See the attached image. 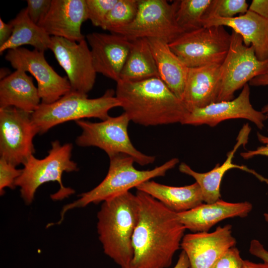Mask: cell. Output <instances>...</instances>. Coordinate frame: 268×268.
<instances>
[{
    "mask_svg": "<svg viewBox=\"0 0 268 268\" xmlns=\"http://www.w3.org/2000/svg\"><path fill=\"white\" fill-rule=\"evenodd\" d=\"M139 213L128 268H168L181 247L185 227L177 214L148 194L137 191Z\"/></svg>",
    "mask_w": 268,
    "mask_h": 268,
    "instance_id": "1",
    "label": "cell"
},
{
    "mask_svg": "<svg viewBox=\"0 0 268 268\" xmlns=\"http://www.w3.org/2000/svg\"><path fill=\"white\" fill-rule=\"evenodd\" d=\"M115 94L130 121L144 126L181 124L190 113L159 77L120 80Z\"/></svg>",
    "mask_w": 268,
    "mask_h": 268,
    "instance_id": "2",
    "label": "cell"
},
{
    "mask_svg": "<svg viewBox=\"0 0 268 268\" xmlns=\"http://www.w3.org/2000/svg\"><path fill=\"white\" fill-rule=\"evenodd\" d=\"M138 213L136 196L130 191L103 201L97 213L104 252L121 268H128L133 258L132 237Z\"/></svg>",
    "mask_w": 268,
    "mask_h": 268,
    "instance_id": "3",
    "label": "cell"
},
{
    "mask_svg": "<svg viewBox=\"0 0 268 268\" xmlns=\"http://www.w3.org/2000/svg\"><path fill=\"white\" fill-rule=\"evenodd\" d=\"M109 159L108 171L103 180L90 191L80 194L77 200L65 205L61 213V219L57 224L62 222L67 211L92 203H98L129 192L152 178L164 176L179 162L177 158H173L151 170H139L134 166V159L127 154H118Z\"/></svg>",
    "mask_w": 268,
    "mask_h": 268,
    "instance_id": "4",
    "label": "cell"
},
{
    "mask_svg": "<svg viewBox=\"0 0 268 268\" xmlns=\"http://www.w3.org/2000/svg\"><path fill=\"white\" fill-rule=\"evenodd\" d=\"M72 147L71 143L61 144L56 140L52 142L51 148L44 158L38 159L34 155L28 158L15 182L25 203H31L38 188L49 182H57L60 186L59 190L51 196L53 200H61L74 194V190L65 187L62 182L64 172L78 170L77 163L71 159Z\"/></svg>",
    "mask_w": 268,
    "mask_h": 268,
    "instance_id": "5",
    "label": "cell"
},
{
    "mask_svg": "<svg viewBox=\"0 0 268 268\" xmlns=\"http://www.w3.org/2000/svg\"><path fill=\"white\" fill-rule=\"evenodd\" d=\"M117 107H121V103L112 89L92 99L71 90L52 103H41L31 114V119L38 134H42L58 125L72 120L90 118L105 120L110 117L109 111Z\"/></svg>",
    "mask_w": 268,
    "mask_h": 268,
    "instance_id": "6",
    "label": "cell"
},
{
    "mask_svg": "<svg viewBox=\"0 0 268 268\" xmlns=\"http://www.w3.org/2000/svg\"><path fill=\"white\" fill-rule=\"evenodd\" d=\"M130 121L125 112L117 117L110 116L97 123L83 120L76 121L82 132L77 137L75 143L82 147H98L104 150L109 157L126 154L141 166L153 163L155 160L154 156L141 152L132 144L128 132Z\"/></svg>",
    "mask_w": 268,
    "mask_h": 268,
    "instance_id": "7",
    "label": "cell"
},
{
    "mask_svg": "<svg viewBox=\"0 0 268 268\" xmlns=\"http://www.w3.org/2000/svg\"><path fill=\"white\" fill-rule=\"evenodd\" d=\"M230 41L231 34L224 26H203L182 33L169 46L190 68L210 64L221 65L228 53Z\"/></svg>",
    "mask_w": 268,
    "mask_h": 268,
    "instance_id": "8",
    "label": "cell"
},
{
    "mask_svg": "<svg viewBox=\"0 0 268 268\" xmlns=\"http://www.w3.org/2000/svg\"><path fill=\"white\" fill-rule=\"evenodd\" d=\"M178 4L179 0L169 3L165 0H139L134 21L112 33L122 35L130 41L157 38L169 44L184 33L175 19Z\"/></svg>",
    "mask_w": 268,
    "mask_h": 268,
    "instance_id": "9",
    "label": "cell"
},
{
    "mask_svg": "<svg viewBox=\"0 0 268 268\" xmlns=\"http://www.w3.org/2000/svg\"><path fill=\"white\" fill-rule=\"evenodd\" d=\"M268 69V60H259L253 47L245 45L241 35L232 30L230 47L220 66L216 102L233 99L237 90Z\"/></svg>",
    "mask_w": 268,
    "mask_h": 268,
    "instance_id": "10",
    "label": "cell"
},
{
    "mask_svg": "<svg viewBox=\"0 0 268 268\" xmlns=\"http://www.w3.org/2000/svg\"><path fill=\"white\" fill-rule=\"evenodd\" d=\"M37 134L31 113L13 107L0 108V157L15 166L23 165L35 153Z\"/></svg>",
    "mask_w": 268,
    "mask_h": 268,
    "instance_id": "11",
    "label": "cell"
},
{
    "mask_svg": "<svg viewBox=\"0 0 268 268\" xmlns=\"http://www.w3.org/2000/svg\"><path fill=\"white\" fill-rule=\"evenodd\" d=\"M5 59L15 70L34 76L42 103H52L71 90L67 78L56 72L46 61L44 52L20 47L8 50Z\"/></svg>",
    "mask_w": 268,
    "mask_h": 268,
    "instance_id": "12",
    "label": "cell"
},
{
    "mask_svg": "<svg viewBox=\"0 0 268 268\" xmlns=\"http://www.w3.org/2000/svg\"><path fill=\"white\" fill-rule=\"evenodd\" d=\"M49 49L66 72L71 91L87 95L94 85L97 73L85 39L77 42L52 36Z\"/></svg>",
    "mask_w": 268,
    "mask_h": 268,
    "instance_id": "13",
    "label": "cell"
},
{
    "mask_svg": "<svg viewBox=\"0 0 268 268\" xmlns=\"http://www.w3.org/2000/svg\"><path fill=\"white\" fill-rule=\"evenodd\" d=\"M250 95V87L247 83L236 98L229 101L214 102L195 109L189 113L181 124L215 127L225 120L243 119L251 122L258 129L262 130L268 116L253 107Z\"/></svg>",
    "mask_w": 268,
    "mask_h": 268,
    "instance_id": "14",
    "label": "cell"
},
{
    "mask_svg": "<svg viewBox=\"0 0 268 268\" xmlns=\"http://www.w3.org/2000/svg\"><path fill=\"white\" fill-rule=\"evenodd\" d=\"M236 240L229 224L217 227L213 232H200L184 235L181 248L186 254L190 268H211Z\"/></svg>",
    "mask_w": 268,
    "mask_h": 268,
    "instance_id": "15",
    "label": "cell"
},
{
    "mask_svg": "<svg viewBox=\"0 0 268 268\" xmlns=\"http://www.w3.org/2000/svg\"><path fill=\"white\" fill-rule=\"evenodd\" d=\"M86 37L96 73L116 82L119 81L131 41L122 35L112 33L92 32Z\"/></svg>",
    "mask_w": 268,
    "mask_h": 268,
    "instance_id": "16",
    "label": "cell"
},
{
    "mask_svg": "<svg viewBox=\"0 0 268 268\" xmlns=\"http://www.w3.org/2000/svg\"><path fill=\"white\" fill-rule=\"evenodd\" d=\"M87 19L86 0H52L49 12L38 25L51 37L79 42L85 39L81 28Z\"/></svg>",
    "mask_w": 268,
    "mask_h": 268,
    "instance_id": "17",
    "label": "cell"
},
{
    "mask_svg": "<svg viewBox=\"0 0 268 268\" xmlns=\"http://www.w3.org/2000/svg\"><path fill=\"white\" fill-rule=\"evenodd\" d=\"M251 129L248 124L244 125L237 136L236 142L233 149L227 154V158L221 164H217L214 168L205 173H199L193 170L188 165L182 162L179 167V171L192 177L201 190L203 201L207 203H213L220 199V187L224 174L231 169H239L254 175L261 182L268 186V179L259 174L247 166L233 163L232 160L237 150L245 145L248 141Z\"/></svg>",
    "mask_w": 268,
    "mask_h": 268,
    "instance_id": "18",
    "label": "cell"
},
{
    "mask_svg": "<svg viewBox=\"0 0 268 268\" xmlns=\"http://www.w3.org/2000/svg\"><path fill=\"white\" fill-rule=\"evenodd\" d=\"M253 208L248 201L229 202L219 199L211 203H201L183 212L177 213L186 229L192 232H208L224 219L247 216Z\"/></svg>",
    "mask_w": 268,
    "mask_h": 268,
    "instance_id": "19",
    "label": "cell"
},
{
    "mask_svg": "<svg viewBox=\"0 0 268 268\" xmlns=\"http://www.w3.org/2000/svg\"><path fill=\"white\" fill-rule=\"evenodd\" d=\"M202 26H228L241 35L246 46H252L261 61L268 60V19L248 10L232 18L211 17L202 20Z\"/></svg>",
    "mask_w": 268,
    "mask_h": 268,
    "instance_id": "20",
    "label": "cell"
},
{
    "mask_svg": "<svg viewBox=\"0 0 268 268\" xmlns=\"http://www.w3.org/2000/svg\"><path fill=\"white\" fill-rule=\"evenodd\" d=\"M220 66L210 64L189 68L182 101L189 112L216 102Z\"/></svg>",
    "mask_w": 268,
    "mask_h": 268,
    "instance_id": "21",
    "label": "cell"
},
{
    "mask_svg": "<svg viewBox=\"0 0 268 268\" xmlns=\"http://www.w3.org/2000/svg\"><path fill=\"white\" fill-rule=\"evenodd\" d=\"M41 99L33 78L26 72L16 69L0 81V108L13 107L33 113Z\"/></svg>",
    "mask_w": 268,
    "mask_h": 268,
    "instance_id": "22",
    "label": "cell"
},
{
    "mask_svg": "<svg viewBox=\"0 0 268 268\" xmlns=\"http://www.w3.org/2000/svg\"><path fill=\"white\" fill-rule=\"evenodd\" d=\"M136 189L151 196L176 213L190 210L203 202L201 188L197 182L174 187L148 180L138 185Z\"/></svg>",
    "mask_w": 268,
    "mask_h": 268,
    "instance_id": "23",
    "label": "cell"
},
{
    "mask_svg": "<svg viewBox=\"0 0 268 268\" xmlns=\"http://www.w3.org/2000/svg\"><path fill=\"white\" fill-rule=\"evenodd\" d=\"M148 40L159 77L182 100L189 67L172 51L167 42L157 38Z\"/></svg>",
    "mask_w": 268,
    "mask_h": 268,
    "instance_id": "24",
    "label": "cell"
},
{
    "mask_svg": "<svg viewBox=\"0 0 268 268\" xmlns=\"http://www.w3.org/2000/svg\"><path fill=\"white\" fill-rule=\"evenodd\" d=\"M9 22L12 26V33L9 39L0 46V54L5 51L25 45H30L35 49L44 52L49 49L51 36L31 20L26 8L22 9Z\"/></svg>",
    "mask_w": 268,
    "mask_h": 268,
    "instance_id": "25",
    "label": "cell"
},
{
    "mask_svg": "<svg viewBox=\"0 0 268 268\" xmlns=\"http://www.w3.org/2000/svg\"><path fill=\"white\" fill-rule=\"evenodd\" d=\"M131 41L130 50L121 73L120 80L137 81L159 77L148 39L139 38Z\"/></svg>",
    "mask_w": 268,
    "mask_h": 268,
    "instance_id": "26",
    "label": "cell"
},
{
    "mask_svg": "<svg viewBox=\"0 0 268 268\" xmlns=\"http://www.w3.org/2000/svg\"><path fill=\"white\" fill-rule=\"evenodd\" d=\"M211 0H179L175 19L177 25L184 33L203 27L202 19Z\"/></svg>",
    "mask_w": 268,
    "mask_h": 268,
    "instance_id": "27",
    "label": "cell"
},
{
    "mask_svg": "<svg viewBox=\"0 0 268 268\" xmlns=\"http://www.w3.org/2000/svg\"><path fill=\"white\" fill-rule=\"evenodd\" d=\"M139 0H118L108 14L102 28L113 33L131 24L135 18Z\"/></svg>",
    "mask_w": 268,
    "mask_h": 268,
    "instance_id": "28",
    "label": "cell"
},
{
    "mask_svg": "<svg viewBox=\"0 0 268 268\" xmlns=\"http://www.w3.org/2000/svg\"><path fill=\"white\" fill-rule=\"evenodd\" d=\"M248 8L245 0H212L202 19L211 17L232 18L238 13L245 14Z\"/></svg>",
    "mask_w": 268,
    "mask_h": 268,
    "instance_id": "29",
    "label": "cell"
},
{
    "mask_svg": "<svg viewBox=\"0 0 268 268\" xmlns=\"http://www.w3.org/2000/svg\"><path fill=\"white\" fill-rule=\"evenodd\" d=\"M118 0H86L88 19L102 28L109 12Z\"/></svg>",
    "mask_w": 268,
    "mask_h": 268,
    "instance_id": "30",
    "label": "cell"
},
{
    "mask_svg": "<svg viewBox=\"0 0 268 268\" xmlns=\"http://www.w3.org/2000/svg\"><path fill=\"white\" fill-rule=\"evenodd\" d=\"M22 169H17L16 166L0 158V193L4 194V189L9 188L12 189L15 187V182L21 175Z\"/></svg>",
    "mask_w": 268,
    "mask_h": 268,
    "instance_id": "31",
    "label": "cell"
},
{
    "mask_svg": "<svg viewBox=\"0 0 268 268\" xmlns=\"http://www.w3.org/2000/svg\"><path fill=\"white\" fill-rule=\"evenodd\" d=\"M211 268H245V260L239 250L233 247L222 254Z\"/></svg>",
    "mask_w": 268,
    "mask_h": 268,
    "instance_id": "32",
    "label": "cell"
},
{
    "mask_svg": "<svg viewBox=\"0 0 268 268\" xmlns=\"http://www.w3.org/2000/svg\"><path fill=\"white\" fill-rule=\"evenodd\" d=\"M52 0H27L26 8L27 14L35 24L39 23L45 17L51 7Z\"/></svg>",
    "mask_w": 268,
    "mask_h": 268,
    "instance_id": "33",
    "label": "cell"
},
{
    "mask_svg": "<svg viewBox=\"0 0 268 268\" xmlns=\"http://www.w3.org/2000/svg\"><path fill=\"white\" fill-rule=\"evenodd\" d=\"M257 136L258 140L263 144V145L258 147L254 150L241 152L240 155L243 158L248 159L259 155L268 156V136L264 135L259 132L257 133Z\"/></svg>",
    "mask_w": 268,
    "mask_h": 268,
    "instance_id": "34",
    "label": "cell"
},
{
    "mask_svg": "<svg viewBox=\"0 0 268 268\" xmlns=\"http://www.w3.org/2000/svg\"><path fill=\"white\" fill-rule=\"evenodd\" d=\"M249 252L251 255L263 260L264 262L268 263V251L259 240L254 239L251 241Z\"/></svg>",
    "mask_w": 268,
    "mask_h": 268,
    "instance_id": "35",
    "label": "cell"
},
{
    "mask_svg": "<svg viewBox=\"0 0 268 268\" xmlns=\"http://www.w3.org/2000/svg\"><path fill=\"white\" fill-rule=\"evenodd\" d=\"M248 10L268 19V0H253Z\"/></svg>",
    "mask_w": 268,
    "mask_h": 268,
    "instance_id": "36",
    "label": "cell"
},
{
    "mask_svg": "<svg viewBox=\"0 0 268 268\" xmlns=\"http://www.w3.org/2000/svg\"><path fill=\"white\" fill-rule=\"evenodd\" d=\"M13 31L12 25L5 23L0 18V46L4 44L10 38Z\"/></svg>",
    "mask_w": 268,
    "mask_h": 268,
    "instance_id": "37",
    "label": "cell"
},
{
    "mask_svg": "<svg viewBox=\"0 0 268 268\" xmlns=\"http://www.w3.org/2000/svg\"><path fill=\"white\" fill-rule=\"evenodd\" d=\"M248 84L253 86L268 85V69L263 74L253 78Z\"/></svg>",
    "mask_w": 268,
    "mask_h": 268,
    "instance_id": "38",
    "label": "cell"
},
{
    "mask_svg": "<svg viewBox=\"0 0 268 268\" xmlns=\"http://www.w3.org/2000/svg\"><path fill=\"white\" fill-rule=\"evenodd\" d=\"M173 268H190L189 259L184 251L179 255L178 260Z\"/></svg>",
    "mask_w": 268,
    "mask_h": 268,
    "instance_id": "39",
    "label": "cell"
},
{
    "mask_svg": "<svg viewBox=\"0 0 268 268\" xmlns=\"http://www.w3.org/2000/svg\"><path fill=\"white\" fill-rule=\"evenodd\" d=\"M245 268H268V263H256L248 260H245Z\"/></svg>",
    "mask_w": 268,
    "mask_h": 268,
    "instance_id": "40",
    "label": "cell"
},
{
    "mask_svg": "<svg viewBox=\"0 0 268 268\" xmlns=\"http://www.w3.org/2000/svg\"><path fill=\"white\" fill-rule=\"evenodd\" d=\"M261 111L268 116V104L265 105Z\"/></svg>",
    "mask_w": 268,
    "mask_h": 268,
    "instance_id": "41",
    "label": "cell"
},
{
    "mask_svg": "<svg viewBox=\"0 0 268 268\" xmlns=\"http://www.w3.org/2000/svg\"><path fill=\"white\" fill-rule=\"evenodd\" d=\"M264 216L266 221L268 223V208L267 211L264 213Z\"/></svg>",
    "mask_w": 268,
    "mask_h": 268,
    "instance_id": "42",
    "label": "cell"
}]
</instances>
